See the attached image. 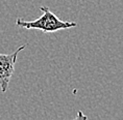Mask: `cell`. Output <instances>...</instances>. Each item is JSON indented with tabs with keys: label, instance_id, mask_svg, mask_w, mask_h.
<instances>
[{
	"label": "cell",
	"instance_id": "obj_1",
	"mask_svg": "<svg viewBox=\"0 0 123 120\" xmlns=\"http://www.w3.org/2000/svg\"><path fill=\"white\" fill-rule=\"evenodd\" d=\"M42 16L33 21H25L21 18H18L16 21L17 26L25 29H38L43 32H55L58 30H65L76 27L77 24L70 21H62L57 18L47 6H41Z\"/></svg>",
	"mask_w": 123,
	"mask_h": 120
},
{
	"label": "cell",
	"instance_id": "obj_2",
	"mask_svg": "<svg viewBox=\"0 0 123 120\" xmlns=\"http://www.w3.org/2000/svg\"><path fill=\"white\" fill-rule=\"evenodd\" d=\"M27 45L21 46L12 54H0V89L5 92L8 88V84L12 76L15 72V64L17 61L18 54L26 48Z\"/></svg>",
	"mask_w": 123,
	"mask_h": 120
}]
</instances>
